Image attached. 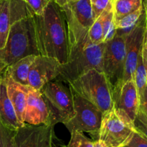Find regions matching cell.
<instances>
[{"label": "cell", "instance_id": "f1b7e54d", "mask_svg": "<svg viewBox=\"0 0 147 147\" xmlns=\"http://www.w3.org/2000/svg\"><path fill=\"white\" fill-rule=\"evenodd\" d=\"M126 147H147V140L135 131L131 140Z\"/></svg>", "mask_w": 147, "mask_h": 147}, {"label": "cell", "instance_id": "d590c367", "mask_svg": "<svg viewBox=\"0 0 147 147\" xmlns=\"http://www.w3.org/2000/svg\"><path fill=\"white\" fill-rule=\"evenodd\" d=\"M112 1H115V0H112Z\"/></svg>", "mask_w": 147, "mask_h": 147}, {"label": "cell", "instance_id": "e0dca14e", "mask_svg": "<svg viewBox=\"0 0 147 147\" xmlns=\"http://www.w3.org/2000/svg\"><path fill=\"white\" fill-rule=\"evenodd\" d=\"M0 121L11 130L17 131L21 124L16 116L10 99L7 94V86L4 77L0 78Z\"/></svg>", "mask_w": 147, "mask_h": 147}, {"label": "cell", "instance_id": "d6a6232c", "mask_svg": "<svg viewBox=\"0 0 147 147\" xmlns=\"http://www.w3.org/2000/svg\"><path fill=\"white\" fill-rule=\"evenodd\" d=\"M78 0H55V2L60 7H63V6L66 5V4H69V3L73 2V1H76Z\"/></svg>", "mask_w": 147, "mask_h": 147}, {"label": "cell", "instance_id": "30bf717a", "mask_svg": "<svg viewBox=\"0 0 147 147\" xmlns=\"http://www.w3.org/2000/svg\"><path fill=\"white\" fill-rule=\"evenodd\" d=\"M34 15L23 0H0V49L5 45L10 27L14 23Z\"/></svg>", "mask_w": 147, "mask_h": 147}, {"label": "cell", "instance_id": "ffe728a7", "mask_svg": "<svg viewBox=\"0 0 147 147\" xmlns=\"http://www.w3.org/2000/svg\"><path fill=\"white\" fill-rule=\"evenodd\" d=\"M114 21L116 22L144 6L143 0H115L112 1Z\"/></svg>", "mask_w": 147, "mask_h": 147}, {"label": "cell", "instance_id": "7c38bea8", "mask_svg": "<svg viewBox=\"0 0 147 147\" xmlns=\"http://www.w3.org/2000/svg\"><path fill=\"white\" fill-rule=\"evenodd\" d=\"M54 126L24 123L16 131L14 147H53Z\"/></svg>", "mask_w": 147, "mask_h": 147}, {"label": "cell", "instance_id": "4dcf8cb0", "mask_svg": "<svg viewBox=\"0 0 147 147\" xmlns=\"http://www.w3.org/2000/svg\"><path fill=\"white\" fill-rule=\"evenodd\" d=\"M142 56L144 65L147 70V21L146 24V30H145L143 46H142Z\"/></svg>", "mask_w": 147, "mask_h": 147}, {"label": "cell", "instance_id": "5bb4252c", "mask_svg": "<svg viewBox=\"0 0 147 147\" xmlns=\"http://www.w3.org/2000/svg\"><path fill=\"white\" fill-rule=\"evenodd\" d=\"M24 123L30 125H52L55 126L50 110L40 90L29 86L26 103Z\"/></svg>", "mask_w": 147, "mask_h": 147}, {"label": "cell", "instance_id": "277c9868", "mask_svg": "<svg viewBox=\"0 0 147 147\" xmlns=\"http://www.w3.org/2000/svg\"><path fill=\"white\" fill-rule=\"evenodd\" d=\"M68 86L75 93L94 105L103 115L113 108L111 89L103 72L92 69Z\"/></svg>", "mask_w": 147, "mask_h": 147}, {"label": "cell", "instance_id": "9c48e42d", "mask_svg": "<svg viewBox=\"0 0 147 147\" xmlns=\"http://www.w3.org/2000/svg\"><path fill=\"white\" fill-rule=\"evenodd\" d=\"M75 115L73 119L65 124L70 133L78 131L98 136L103 114L94 105L72 90Z\"/></svg>", "mask_w": 147, "mask_h": 147}, {"label": "cell", "instance_id": "cb8c5ba5", "mask_svg": "<svg viewBox=\"0 0 147 147\" xmlns=\"http://www.w3.org/2000/svg\"><path fill=\"white\" fill-rule=\"evenodd\" d=\"M16 131L11 130L0 121V147H14Z\"/></svg>", "mask_w": 147, "mask_h": 147}, {"label": "cell", "instance_id": "f546056e", "mask_svg": "<svg viewBox=\"0 0 147 147\" xmlns=\"http://www.w3.org/2000/svg\"><path fill=\"white\" fill-rule=\"evenodd\" d=\"M139 110L142 111L147 119V86L139 95Z\"/></svg>", "mask_w": 147, "mask_h": 147}, {"label": "cell", "instance_id": "1f68e13d", "mask_svg": "<svg viewBox=\"0 0 147 147\" xmlns=\"http://www.w3.org/2000/svg\"><path fill=\"white\" fill-rule=\"evenodd\" d=\"M93 146L94 147H111L109 145H108L107 144L105 143L104 142H103L102 140L100 139H96L93 142Z\"/></svg>", "mask_w": 147, "mask_h": 147}, {"label": "cell", "instance_id": "2e32d148", "mask_svg": "<svg viewBox=\"0 0 147 147\" xmlns=\"http://www.w3.org/2000/svg\"><path fill=\"white\" fill-rule=\"evenodd\" d=\"M1 76L5 80L7 94L14 108L17 119L21 126H23L24 124V114L29 86L16 83L5 72H2Z\"/></svg>", "mask_w": 147, "mask_h": 147}, {"label": "cell", "instance_id": "4316f807", "mask_svg": "<svg viewBox=\"0 0 147 147\" xmlns=\"http://www.w3.org/2000/svg\"><path fill=\"white\" fill-rule=\"evenodd\" d=\"M90 1L95 20L112 4V0H90Z\"/></svg>", "mask_w": 147, "mask_h": 147}, {"label": "cell", "instance_id": "9a60e30c", "mask_svg": "<svg viewBox=\"0 0 147 147\" xmlns=\"http://www.w3.org/2000/svg\"><path fill=\"white\" fill-rule=\"evenodd\" d=\"M113 103L114 109L124 113L134 123L139 109V96L134 80L123 83Z\"/></svg>", "mask_w": 147, "mask_h": 147}, {"label": "cell", "instance_id": "ba28073f", "mask_svg": "<svg viewBox=\"0 0 147 147\" xmlns=\"http://www.w3.org/2000/svg\"><path fill=\"white\" fill-rule=\"evenodd\" d=\"M134 133L133 122L124 113L113 108L103 115L98 139L111 147H126Z\"/></svg>", "mask_w": 147, "mask_h": 147}, {"label": "cell", "instance_id": "44dd1931", "mask_svg": "<svg viewBox=\"0 0 147 147\" xmlns=\"http://www.w3.org/2000/svg\"><path fill=\"white\" fill-rule=\"evenodd\" d=\"M103 29V42L106 43L114 38L116 35V28L115 26L113 4L102 13Z\"/></svg>", "mask_w": 147, "mask_h": 147}, {"label": "cell", "instance_id": "3957f363", "mask_svg": "<svg viewBox=\"0 0 147 147\" xmlns=\"http://www.w3.org/2000/svg\"><path fill=\"white\" fill-rule=\"evenodd\" d=\"M105 47V42L94 45L89 39L70 47L67 63L60 65L55 80L68 85L92 69L103 72Z\"/></svg>", "mask_w": 147, "mask_h": 147}, {"label": "cell", "instance_id": "4fadbf2b", "mask_svg": "<svg viewBox=\"0 0 147 147\" xmlns=\"http://www.w3.org/2000/svg\"><path fill=\"white\" fill-rule=\"evenodd\" d=\"M60 65V63L53 57L36 56L29 73V86L34 90H40L45 85L57 78Z\"/></svg>", "mask_w": 147, "mask_h": 147}, {"label": "cell", "instance_id": "7402d4cb", "mask_svg": "<svg viewBox=\"0 0 147 147\" xmlns=\"http://www.w3.org/2000/svg\"><path fill=\"white\" fill-rule=\"evenodd\" d=\"M133 80L139 96L147 86V70L144 63L142 50L138 59L137 65L134 74Z\"/></svg>", "mask_w": 147, "mask_h": 147}, {"label": "cell", "instance_id": "8992f818", "mask_svg": "<svg viewBox=\"0 0 147 147\" xmlns=\"http://www.w3.org/2000/svg\"><path fill=\"white\" fill-rule=\"evenodd\" d=\"M126 37L116 36L106 43L103 57V73L111 89L113 100L117 97L123 84L126 59Z\"/></svg>", "mask_w": 147, "mask_h": 147}, {"label": "cell", "instance_id": "e575fe53", "mask_svg": "<svg viewBox=\"0 0 147 147\" xmlns=\"http://www.w3.org/2000/svg\"><path fill=\"white\" fill-rule=\"evenodd\" d=\"M0 78H1V72H0Z\"/></svg>", "mask_w": 147, "mask_h": 147}, {"label": "cell", "instance_id": "5b68a950", "mask_svg": "<svg viewBox=\"0 0 147 147\" xmlns=\"http://www.w3.org/2000/svg\"><path fill=\"white\" fill-rule=\"evenodd\" d=\"M60 8L68 30L69 48L89 40L88 31L95 21L90 0H78Z\"/></svg>", "mask_w": 147, "mask_h": 147}, {"label": "cell", "instance_id": "8fae6325", "mask_svg": "<svg viewBox=\"0 0 147 147\" xmlns=\"http://www.w3.org/2000/svg\"><path fill=\"white\" fill-rule=\"evenodd\" d=\"M146 13L145 9L134 29L125 39L126 43V59L123 76V83L133 80L134 74L137 65L138 59L142 50L145 30H146Z\"/></svg>", "mask_w": 147, "mask_h": 147}, {"label": "cell", "instance_id": "ac0fdd59", "mask_svg": "<svg viewBox=\"0 0 147 147\" xmlns=\"http://www.w3.org/2000/svg\"><path fill=\"white\" fill-rule=\"evenodd\" d=\"M35 57L36 56L34 55H30L21 59L17 63H14L6 68L3 72L7 73L16 83L23 86H29V73H30V67Z\"/></svg>", "mask_w": 147, "mask_h": 147}, {"label": "cell", "instance_id": "6da1fadb", "mask_svg": "<svg viewBox=\"0 0 147 147\" xmlns=\"http://www.w3.org/2000/svg\"><path fill=\"white\" fill-rule=\"evenodd\" d=\"M40 55L53 57L60 65L69 55L68 30L61 8L55 1L45 8L42 14L33 16Z\"/></svg>", "mask_w": 147, "mask_h": 147}, {"label": "cell", "instance_id": "484cf974", "mask_svg": "<svg viewBox=\"0 0 147 147\" xmlns=\"http://www.w3.org/2000/svg\"><path fill=\"white\" fill-rule=\"evenodd\" d=\"M134 126L135 131L147 140V119L139 109L134 121Z\"/></svg>", "mask_w": 147, "mask_h": 147}, {"label": "cell", "instance_id": "d6986e66", "mask_svg": "<svg viewBox=\"0 0 147 147\" xmlns=\"http://www.w3.org/2000/svg\"><path fill=\"white\" fill-rule=\"evenodd\" d=\"M144 11V7L128 14L121 20L115 22L116 35L126 37L136 27Z\"/></svg>", "mask_w": 147, "mask_h": 147}, {"label": "cell", "instance_id": "7a4b0ae2", "mask_svg": "<svg viewBox=\"0 0 147 147\" xmlns=\"http://www.w3.org/2000/svg\"><path fill=\"white\" fill-rule=\"evenodd\" d=\"M30 55H40L33 17L22 19L10 27L5 45L0 49V72Z\"/></svg>", "mask_w": 147, "mask_h": 147}, {"label": "cell", "instance_id": "603a6c76", "mask_svg": "<svg viewBox=\"0 0 147 147\" xmlns=\"http://www.w3.org/2000/svg\"><path fill=\"white\" fill-rule=\"evenodd\" d=\"M102 14L96 19L88 31V37L90 42L94 45L101 44L103 42V29Z\"/></svg>", "mask_w": 147, "mask_h": 147}, {"label": "cell", "instance_id": "83f0119b", "mask_svg": "<svg viewBox=\"0 0 147 147\" xmlns=\"http://www.w3.org/2000/svg\"><path fill=\"white\" fill-rule=\"evenodd\" d=\"M27 5L31 8L33 12L36 15H40L42 14L45 8L52 1L55 0H23Z\"/></svg>", "mask_w": 147, "mask_h": 147}, {"label": "cell", "instance_id": "836d02e7", "mask_svg": "<svg viewBox=\"0 0 147 147\" xmlns=\"http://www.w3.org/2000/svg\"><path fill=\"white\" fill-rule=\"evenodd\" d=\"M143 3H144V7L145 13H146V19L147 21V0H144V1H143Z\"/></svg>", "mask_w": 147, "mask_h": 147}, {"label": "cell", "instance_id": "d4e9b609", "mask_svg": "<svg viewBox=\"0 0 147 147\" xmlns=\"http://www.w3.org/2000/svg\"><path fill=\"white\" fill-rule=\"evenodd\" d=\"M70 142L65 147H94L93 142L88 139L83 133L73 131L70 133Z\"/></svg>", "mask_w": 147, "mask_h": 147}, {"label": "cell", "instance_id": "52a82bcc", "mask_svg": "<svg viewBox=\"0 0 147 147\" xmlns=\"http://www.w3.org/2000/svg\"><path fill=\"white\" fill-rule=\"evenodd\" d=\"M67 85L54 80L45 85L40 90L50 109L55 124L63 123L65 125L75 115L73 93Z\"/></svg>", "mask_w": 147, "mask_h": 147}]
</instances>
